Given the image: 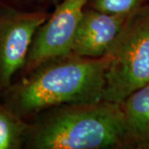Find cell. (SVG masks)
Segmentation results:
<instances>
[{"label": "cell", "instance_id": "obj_5", "mask_svg": "<svg viewBox=\"0 0 149 149\" xmlns=\"http://www.w3.org/2000/svg\"><path fill=\"white\" fill-rule=\"evenodd\" d=\"M51 13L8 9L0 13V91L12 85L26 63L33 38Z\"/></svg>", "mask_w": 149, "mask_h": 149}, {"label": "cell", "instance_id": "obj_11", "mask_svg": "<svg viewBox=\"0 0 149 149\" xmlns=\"http://www.w3.org/2000/svg\"><path fill=\"white\" fill-rule=\"evenodd\" d=\"M148 1H149V0H148Z\"/></svg>", "mask_w": 149, "mask_h": 149}, {"label": "cell", "instance_id": "obj_10", "mask_svg": "<svg viewBox=\"0 0 149 149\" xmlns=\"http://www.w3.org/2000/svg\"><path fill=\"white\" fill-rule=\"evenodd\" d=\"M27 1H30V2H35V3H44V4H58L59 2L61 0H27Z\"/></svg>", "mask_w": 149, "mask_h": 149}, {"label": "cell", "instance_id": "obj_1", "mask_svg": "<svg viewBox=\"0 0 149 149\" xmlns=\"http://www.w3.org/2000/svg\"><path fill=\"white\" fill-rule=\"evenodd\" d=\"M109 60L71 53L51 59L6 90L5 105L26 120L65 104L104 100V73Z\"/></svg>", "mask_w": 149, "mask_h": 149}, {"label": "cell", "instance_id": "obj_3", "mask_svg": "<svg viewBox=\"0 0 149 149\" xmlns=\"http://www.w3.org/2000/svg\"><path fill=\"white\" fill-rule=\"evenodd\" d=\"M104 100L122 104L149 83V3L133 13L104 54Z\"/></svg>", "mask_w": 149, "mask_h": 149}, {"label": "cell", "instance_id": "obj_8", "mask_svg": "<svg viewBox=\"0 0 149 149\" xmlns=\"http://www.w3.org/2000/svg\"><path fill=\"white\" fill-rule=\"evenodd\" d=\"M28 122L0 105V149H17L24 146Z\"/></svg>", "mask_w": 149, "mask_h": 149}, {"label": "cell", "instance_id": "obj_4", "mask_svg": "<svg viewBox=\"0 0 149 149\" xmlns=\"http://www.w3.org/2000/svg\"><path fill=\"white\" fill-rule=\"evenodd\" d=\"M89 0H61L33 38L22 73L29 74L51 59L70 53L74 33Z\"/></svg>", "mask_w": 149, "mask_h": 149}, {"label": "cell", "instance_id": "obj_7", "mask_svg": "<svg viewBox=\"0 0 149 149\" xmlns=\"http://www.w3.org/2000/svg\"><path fill=\"white\" fill-rule=\"evenodd\" d=\"M132 148L149 149V83L121 104Z\"/></svg>", "mask_w": 149, "mask_h": 149}, {"label": "cell", "instance_id": "obj_6", "mask_svg": "<svg viewBox=\"0 0 149 149\" xmlns=\"http://www.w3.org/2000/svg\"><path fill=\"white\" fill-rule=\"evenodd\" d=\"M130 15H114L86 8L70 53L88 58L103 56Z\"/></svg>", "mask_w": 149, "mask_h": 149}, {"label": "cell", "instance_id": "obj_2", "mask_svg": "<svg viewBox=\"0 0 149 149\" xmlns=\"http://www.w3.org/2000/svg\"><path fill=\"white\" fill-rule=\"evenodd\" d=\"M32 119L24 139L27 148H132L121 104L105 100L65 104Z\"/></svg>", "mask_w": 149, "mask_h": 149}, {"label": "cell", "instance_id": "obj_9", "mask_svg": "<svg viewBox=\"0 0 149 149\" xmlns=\"http://www.w3.org/2000/svg\"><path fill=\"white\" fill-rule=\"evenodd\" d=\"M148 0H89L86 8L114 15H130Z\"/></svg>", "mask_w": 149, "mask_h": 149}]
</instances>
